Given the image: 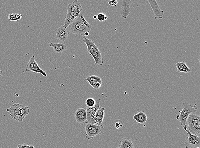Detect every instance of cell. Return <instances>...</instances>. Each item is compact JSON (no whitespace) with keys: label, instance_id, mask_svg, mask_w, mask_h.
<instances>
[{"label":"cell","instance_id":"1","mask_svg":"<svg viewBox=\"0 0 200 148\" xmlns=\"http://www.w3.org/2000/svg\"><path fill=\"white\" fill-rule=\"evenodd\" d=\"M68 27L70 31L76 36L85 37L89 36L91 29V26L82 14L72 22Z\"/></svg>","mask_w":200,"mask_h":148},{"label":"cell","instance_id":"2","mask_svg":"<svg viewBox=\"0 0 200 148\" xmlns=\"http://www.w3.org/2000/svg\"><path fill=\"white\" fill-rule=\"evenodd\" d=\"M67 9V13L65 17L64 25L63 26L66 29L75 19L81 14L82 11L81 4L77 0H75L69 4Z\"/></svg>","mask_w":200,"mask_h":148},{"label":"cell","instance_id":"3","mask_svg":"<svg viewBox=\"0 0 200 148\" xmlns=\"http://www.w3.org/2000/svg\"><path fill=\"white\" fill-rule=\"evenodd\" d=\"M83 42L86 45L88 54L93 58L95 65H103L104 63L103 56L97 45L91 40L85 37H83Z\"/></svg>","mask_w":200,"mask_h":148},{"label":"cell","instance_id":"4","mask_svg":"<svg viewBox=\"0 0 200 148\" xmlns=\"http://www.w3.org/2000/svg\"><path fill=\"white\" fill-rule=\"evenodd\" d=\"M6 111L9 113V114L13 120L21 123L24 119L30 112L29 107L24 106L19 103H15L11 105V107L6 109Z\"/></svg>","mask_w":200,"mask_h":148},{"label":"cell","instance_id":"5","mask_svg":"<svg viewBox=\"0 0 200 148\" xmlns=\"http://www.w3.org/2000/svg\"><path fill=\"white\" fill-rule=\"evenodd\" d=\"M186 128L191 134L200 136V118L199 115L191 114L186 121Z\"/></svg>","mask_w":200,"mask_h":148},{"label":"cell","instance_id":"6","mask_svg":"<svg viewBox=\"0 0 200 148\" xmlns=\"http://www.w3.org/2000/svg\"><path fill=\"white\" fill-rule=\"evenodd\" d=\"M183 107L182 110L179 111L180 114L177 115L176 118L180 123V125L183 126L185 125L186 121L190 115L196 112L197 107L196 105L192 106L186 102L183 103Z\"/></svg>","mask_w":200,"mask_h":148},{"label":"cell","instance_id":"7","mask_svg":"<svg viewBox=\"0 0 200 148\" xmlns=\"http://www.w3.org/2000/svg\"><path fill=\"white\" fill-rule=\"evenodd\" d=\"M85 129L86 138L88 140H90L103 134L104 128L102 125H96L88 123L86 125Z\"/></svg>","mask_w":200,"mask_h":148},{"label":"cell","instance_id":"8","mask_svg":"<svg viewBox=\"0 0 200 148\" xmlns=\"http://www.w3.org/2000/svg\"><path fill=\"white\" fill-rule=\"evenodd\" d=\"M184 129L187 133L188 136L186 138L185 145L187 148H196L200 146V137L191 134L185 126H183Z\"/></svg>","mask_w":200,"mask_h":148},{"label":"cell","instance_id":"9","mask_svg":"<svg viewBox=\"0 0 200 148\" xmlns=\"http://www.w3.org/2000/svg\"><path fill=\"white\" fill-rule=\"evenodd\" d=\"M26 71H31L33 73L40 74L44 77H47V74L45 72L40 68L37 62L35 60L34 56L31 57L28 63L27 64L26 67Z\"/></svg>","mask_w":200,"mask_h":148},{"label":"cell","instance_id":"10","mask_svg":"<svg viewBox=\"0 0 200 148\" xmlns=\"http://www.w3.org/2000/svg\"><path fill=\"white\" fill-rule=\"evenodd\" d=\"M101 99H99L96 101V103L94 106L92 107H87L86 117L88 123L95 124V116L96 113L98 109L100 107V105Z\"/></svg>","mask_w":200,"mask_h":148},{"label":"cell","instance_id":"11","mask_svg":"<svg viewBox=\"0 0 200 148\" xmlns=\"http://www.w3.org/2000/svg\"><path fill=\"white\" fill-rule=\"evenodd\" d=\"M149 5L152 9L154 15L155 19V20H161L163 18L164 11L161 10L156 1L148 0Z\"/></svg>","mask_w":200,"mask_h":148},{"label":"cell","instance_id":"12","mask_svg":"<svg viewBox=\"0 0 200 148\" xmlns=\"http://www.w3.org/2000/svg\"><path fill=\"white\" fill-rule=\"evenodd\" d=\"M56 38L60 42H63L68 37L69 32L63 26L60 27L56 31Z\"/></svg>","mask_w":200,"mask_h":148},{"label":"cell","instance_id":"13","mask_svg":"<svg viewBox=\"0 0 200 148\" xmlns=\"http://www.w3.org/2000/svg\"><path fill=\"white\" fill-rule=\"evenodd\" d=\"M122 19H126L128 16L131 13L130 5L132 4L131 0H122Z\"/></svg>","mask_w":200,"mask_h":148},{"label":"cell","instance_id":"14","mask_svg":"<svg viewBox=\"0 0 200 148\" xmlns=\"http://www.w3.org/2000/svg\"><path fill=\"white\" fill-rule=\"evenodd\" d=\"M75 119L78 123H84L87 121L86 110L84 108L77 109L75 113Z\"/></svg>","mask_w":200,"mask_h":148},{"label":"cell","instance_id":"15","mask_svg":"<svg viewBox=\"0 0 200 148\" xmlns=\"http://www.w3.org/2000/svg\"><path fill=\"white\" fill-rule=\"evenodd\" d=\"M105 110L104 107H100L96 111L95 116V124L96 125H102L105 116Z\"/></svg>","mask_w":200,"mask_h":148},{"label":"cell","instance_id":"16","mask_svg":"<svg viewBox=\"0 0 200 148\" xmlns=\"http://www.w3.org/2000/svg\"><path fill=\"white\" fill-rule=\"evenodd\" d=\"M133 119L136 123L143 125L147 122V117L144 112L140 111L134 115Z\"/></svg>","mask_w":200,"mask_h":148},{"label":"cell","instance_id":"17","mask_svg":"<svg viewBox=\"0 0 200 148\" xmlns=\"http://www.w3.org/2000/svg\"><path fill=\"white\" fill-rule=\"evenodd\" d=\"M49 46L53 48L55 52L57 53H62L66 49V45L62 42L50 43Z\"/></svg>","mask_w":200,"mask_h":148},{"label":"cell","instance_id":"18","mask_svg":"<svg viewBox=\"0 0 200 148\" xmlns=\"http://www.w3.org/2000/svg\"><path fill=\"white\" fill-rule=\"evenodd\" d=\"M85 80L94 89H95V85L96 83L98 82H102V79L101 78L98 76L95 75L87 76Z\"/></svg>","mask_w":200,"mask_h":148},{"label":"cell","instance_id":"19","mask_svg":"<svg viewBox=\"0 0 200 148\" xmlns=\"http://www.w3.org/2000/svg\"><path fill=\"white\" fill-rule=\"evenodd\" d=\"M176 67L178 73H187L191 72V70L187 66L185 62H181L180 63L177 62L176 64Z\"/></svg>","mask_w":200,"mask_h":148},{"label":"cell","instance_id":"20","mask_svg":"<svg viewBox=\"0 0 200 148\" xmlns=\"http://www.w3.org/2000/svg\"><path fill=\"white\" fill-rule=\"evenodd\" d=\"M120 148H134L132 140L128 138H122L120 141Z\"/></svg>","mask_w":200,"mask_h":148},{"label":"cell","instance_id":"21","mask_svg":"<svg viewBox=\"0 0 200 148\" xmlns=\"http://www.w3.org/2000/svg\"><path fill=\"white\" fill-rule=\"evenodd\" d=\"M9 20L10 21H19L22 18V15L20 14H10L8 16Z\"/></svg>","mask_w":200,"mask_h":148},{"label":"cell","instance_id":"22","mask_svg":"<svg viewBox=\"0 0 200 148\" xmlns=\"http://www.w3.org/2000/svg\"><path fill=\"white\" fill-rule=\"evenodd\" d=\"M96 103V100L94 98L89 97L87 98L85 101V105L87 107H92L94 106Z\"/></svg>","mask_w":200,"mask_h":148},{"label":"cell","instance_id":"23","mask_svg":"<svg viewBox=\"0 0 200 148\" xmlns=\"http://www.w3.org/2000/svg\"><path fill=\"white\" fill-rule=\"evenodd\" d=\"M96 19L100 22H103L107 20V16L104 13H99L96 16Z\"/></svg>","mask_w":200,"mask_h":148},{"label":"cell","instance_id":"24","mask_svg":"<svg viewBox=\"0 0 200 148\" xmlns=\"http://www.w3.org/2000/svg\"><path fill=\"white\" fill-rule=\"evenodd\" d=\"M123 124L122 121L120 120H117L115 122V127L116 129H119L123 127Z\"/></svg>","mask_w":200,"mask_h":148},{"label":"cell","instance_id":"25","mask_svg":"<svg viewBox=\"0 0 200 148\" xmlns=\"http://www.w3.org/2000/svg\"><path fill=\"white\" fill-rule=\"evenodd\" d=\"M118 4V2L116 0H111L108 2V4L111 6H116Z\"/></svg>","mask_w":200,"mask_h":148},{"label":"cell","instance_id":"26","mask_svg":"<svg viewBox=\"0 0 200 148\" xmlns=\"http://www.w3.org/2000/svg\"><path fill=\"white\" fill-rule=\"evenodd\" d=\"M30 145L27 144H19L18 145V148H29Z\"/></svg>","mask_w":200,"mask_h":148},{"label":"cell","instance_id":"27","mask_svg":"<svg viewBox=\"0 0 200 148\" xmlns=\"http://www.w3.org/2000/svg\"><path fill=\"white\" fill-rule=\"evenodd\" d=\"M29 148H35V147L33 146V145H30V147H29Z\"/></svg>","mask_w":200,"mask_h":148},{"label":"cell","instance_id":"28","mask_svg":"<svg viewBox=\"0 0 200 148\" xmlns=\"http://www.w3.org/2000/svg\"><path fill=\"white\" fill-rule=\"evenodd\" d=\"M2 74H3V71L2 70H0V77L2 76Z\"/></svg>","mask_w":200,"mask_h":148},{"label":"cell","instance_id":"29","mask_svg":"<svg viewBox=\"0 0 200 148\" xmlns=\"http://www.w3.org/2000/svg\"><path fill=\"white\" fill-rule=\"evenodd\" d=\"M93 18H94V19H96V16H93Z\"/></svg>","mask_w":200,"mask_h":148},{"label":"cell","instance_id":"30","mask_svg":"<svg viewBox=\"0 0 200 148\" xmlns=\"http://www.w3.org/2000/svg\"><path fill=\"white\" fill-rule=\"evenodd\" d=\"M200 148V147H198V148Z\"/></svg>","mask_w":200,"mask_h":148},{"label":"cell","instance_id":"31","mask_svg":"<svg viewBox=\"0 0 200 148\" xmlns=\"http://www.w3.org/2000/svg\"><path fill=\"white\" fill-rule=\"evenodd\" d=\"M120 148V147H119V148Z\"/></svg>","mask_w":200,"mask_h":148}]
</instances>
